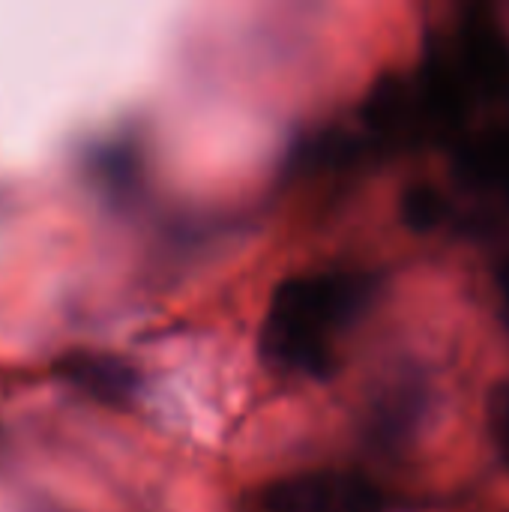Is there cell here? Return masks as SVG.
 <instances>
[{
  "instance_id": "277c9868",
  "label": "cell",
  "mask_w": 509,
  "mask_h": 512,
  "mask_svg": "<svg viewBox=\"0 0 509 512\" xmlns=\"http://www.w3.org/2000/svg\"><path fill=\"white\" fill-rule=\"evenodd\" d=\"M456 174L468 186L509 201V126L471 135L456 150Z\"/></svg>"
},
{
  "instance_id": "ba28073f",
  "label": "cell",
  "mask_w": 509,
  "mask_h": 512,
  "mask_svg": "<svg viewBox=\"0 0 509 512\" xmlns=\"http://www.w3.org/2000/svg\"><path fill=\"white\" fill-rule=\"evenodd\" d=\"M495 279H498L501 309H504V318H507V324H509V258H504V261H501V267H498Z\"/></svg>"
},
{
  "instance_id": "8992f818",
  "label": "cell",
  "mask_w": 509,
  "mask_h": 512,
  "mask_svg": "<svg viewBox=\"0 0 509 512\" xmlns=\"http://www.w3.org/2000/svg\"><path fill=\"white\" fill-rule=\"evenodd\" d=\"M69 366V378L87 390H93L96 396H108V393H123L126 384V372L105 357H72L66 360Z\"/></svg>"
},
{
  "instance_id": "7a4b0ae2",
  "label": "cell",
  "mask_w": 509,
  "mask_h": 512,
  "mask_svg": "<svg viewBox=\"0 0 509 512\" xmlns=\"http://www.w3.org/2000/svg\"><path fill=\"white\" fill-rule=\"evenodd\" d=\"M462 81L465 93L474 99H495L509 90V36L501 21L486 9H471L453 42L438 45Z\"/></svg>"
},
{
  "instance_id": "6da1fadb",
  "label": "cell",
  "mask_w": 509,
  "mask_h": 512,
  "mask_svg": "<svg viewBox=\"0 0 509 512\" xmlns=\"http://www.w3.org/2000/svg\"><path fill=\"white\" fill-rule=\"evenodd\" d=\"M375 294L378 276L366 270L330 267L282 279L261 324L264 363L300 378H330L339 339L363 318Z\"/></svg>"
},
{
  "instance_id": "5b68a950",
  "label": "cell",
  "mask_w": 509,
  "mask_h": 512,
  "mask_svg": "<svg viewBox=\"0 0 509 512\" xmlns=\"http://www.w3.org/2000/svg\"><path fill=\"white\" fill-rule=\"evenodd\" d=\"M402 222L417 231V234H429L435 228H441L450 219V201L438 186L429 183H417L411 189H405L402 204H399Z\"/></svg>"
},
{
  "instance_id": "52a82bcc",
  "label": "cell",
  "mask_w": 509,
  "mask_h": 512,
  "mask_svg": "<svg viewBox=\"0 0 509 512\" xmlns=\"http://www.w3.org/2000/svg\"><path fill=\"white\" fill-rule=\"evenodd\" d=\"M486 420H489V435L498 450V459L509 471V381L492 387L489 405H486Z\"/></svg>"
},
{
  "instance_id": "3957f363",
  "label": "cell",
  "mask_w": 509,
  "mask_h": 512,
  "mask_svg": "<svg viewBox=\"0 0 509 512\" xmlns=\"http://www.w3.org/2000/svg\"><path fill=\"white\" fill-rule=\"evenodd\" d=\"M264 512H384V498L357 474L309 471L273 483Z\"/></svg>"
}]
</instances>
